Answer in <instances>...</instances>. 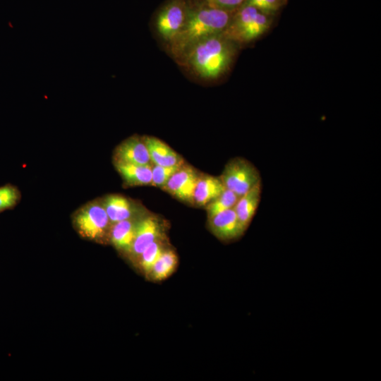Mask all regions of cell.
Masks as SVG:
<instances>
[{
  "instance_id": "obj_22",
  "label": "cell",
  "mask_w": 381,
  "mask_h": 381,
  "mask_svg": "<svg viewBox=\"0 0 381 381\" xmlns=\"http://www.w3.org/2000/svg\"><path fill=\"white\" fill-rule=\"evenodd\" d=\"M284 0H246L244 4L252 6L259 11L270 15L277 11L282 5Z\"/></svg>"
},
{
  "instance_id": "obj_15",
  "label": "cell",
  "mask_w": 381,
  "mask_h": 381,
  "mask_svg": "<svg viewBox=\"0 0 381 381\" xmlns=\"http://www.w3.org/2000/svg\"><path fill=\"white\" fill-rule=\"evenodd\" d=\"M116 167L129 185H147L152 182L151 164H137L116 162Z\"/></svg>"
},
{
  "instance_id": "obj_10",
  "label": "cell",
  "mask_w": 381,
  "mask_h": 381,
  "mask_svg": "<svg viewBox=\"0 0 381 381\" xmlns=\"http://www.w3.org/2000/svg\"><path fill=\"white\" fill-rule=\"evenodd\" d=\"M116 162L150 164L151 160L143 138L132 136L123 141L116 150Z\"/></svg>"
},
{
  "instance_id": "obj_6",
  "label": "cell",
  "mask_w": 381,
  "mask_h": 381,
  "mask_svg": "<svg viewBox=\"0 0 381 381\" xmlns=\"http://www.w3.org/2000/svg\"><path fill=\"white\" fill-rule=\"evenodd\" d=\"M189 9L185 0H172L159 12L155 23L157 32L168 45L182 30Z\"/></svg>"
},
{
  "instance_id": "obj_17",
  "label": "cell",
  "mask_w": 381,
  "mask_h": 381,
  "mask_svg": "<svg viewBox=\"0 0 381 381\" xmlns=\"http://www.w3.org/2000/svg\"><path fill=\"white\" fill-rule=\"evenodd\" d=\"M177 265L176 253L171 249H164L147 276L152 281H162L174 273Z\"/></svg>"
},
{
  "instance_id": "obj_14",
  "label": "cell",
  "mask_w": 381,
  "mask_h": 381,
  "mask_svg": "<svg viewBox=\"0 0 381 381\" xmlns=\"http://www.w3.org/2000/svg\"><path fill=\"white\" fill-rule=\"evenodd\" d=\"M225 189L220 177L199 176L193 193V202L200 206L207 205Z\"/></svg>"
},
{
  "instance_id": "obj_20",
  "label": "cell",
  "mask_w": 381,
  "mask_h": 381,
  "mask_svg": "<svg viewBox=\"0 0 381 381\" xmlns=\"http://www.w3.org/2000/svg\"><path fill=\"white\" fill-rule=\"evenodd\" d=\"M19 190L11 184L0 186V212L13 208L19 202Z\"/></svg>"
},
{
  "instance_id": "obj_5",
  "label": "cell",
  "mask_w": 381,
  "mask_h": 381,
  "mask_svg": "<svg viewBox=\"0 0 381 381\" xmlns=\"http://www.w3.org/2000/svg\"><path fill=\"white\" fill-rule=\"evenodd\" d=\"M226 188L239 197L261 182L258 169L242 157H234L227 162L220 176Z\"/></svg>"
},
{
  "instance_id": "obj_2",
  "label": "cell",
  "mask_w": 381,
  "mask_h": 381,
  "mask_svg": "<svg viewBox=\"0 0 381 381\" xmlns=\"http://www.w3.org/2000/svg\"><path fill=\"white\" fill-rule=\"evenodd\" d=\"M234 12L211 7L207 4L198 8H190L182 30L168 45L174 59L178 61L199 42L222 33Z\"/></svg>"
},
{
  "instance_id": "obj_23",
  "label": "cell",
  "mask_w": 381,
  "mask_h": 381,
  "mask_svg": "<svg viewBox=\"0 0 381 381\" xmlns=\"http://www.w3.org/2000/svg\"><path fill=\"white\" fill-rule=\"evenodd\" d=\"M207 5L228 11H236V9L239 8L243 6L246 0H205Z\"/></svg>"
},
{
  "instance_id": "obj_9",
  "label": "cell",
  "mask_w": 381,
  "mask_h": 381,
  "mask_svg": "<svg viewBox=\"0 0 381 381\" xmlns=\"http://www.w3.org/2000/svg\"><path fill=\"white\" fill-rule=\"evenodd\" d=\"M199 176L193 167L183 164L163 188L177 198L192 202Z\"/></svg>"
},
{
  "instance_id": "obj_1",
  "label": "cell",
  "mask_w": 381,
  "mask_h": 381,
  "mask_svg": "<svg viewBox=\"0 0 381 381\" xmlns=\"http://www.w3.org/2000/svg\"><path fill=\"white\" fill-rule=\"evenodd\" d=\"M236 44L218 34L192 47L179 61L198 78L214 80L229 68L236 52Z\"/></svg>"
},
{
  "instance_id": "obj_13",
  "label": "cell",
  "mask_w": 381,
  "mask_h": 381,
  "mask_svg": "<svg viewBox=\"0 0 381 381\" xmlns=\"http://www.w3.org/2000/svg\"><path fill=\"white\" fill-rule=\"evenodd\" d=\"M138 219L131 218L111 224L109 240L116 249L128 253L135 238Z\"/></svg>"
},
{
  "instance_id": "obj_11",
  "label": "cell",
  "mask_w": 381,
  "mask_h": 381,
  "mask_svg": "<svg viewBox=\"0 0 381 381\" xmlns=\"http://www.w3.org/2000/svg\"><path fill=\"white\" fill-rule=\"evenodd\" d=\"M262 183L260 182L240 196L234 210L245 231L249 226L260 204Z\"/></svg>"
},
{
  "instance_id": "obj_3",
  "label": "cell",
  "mask_w": 381,
  "mask_h": 381,
  "mask_svg": "<svg viewBox=\"0 0 381 381\" xmlns=\"http://www.w3.org/2000/svg\"><path fill=\"white\" fill-rule=\"evenodd\" d=\"M270 25V15L243 4L234 12L222 34L236 45L248 44L262 36Z\"/></svg>"
},
{
  "instance_id": "obj_18",
  "label": "cell",
  "mask_w": 381,
  "mask_h": 381,
  "mask_svg": "<svg viewBox=\"0 0 381 381\" xmlns=\"http://www.w3.org/2000/svg\"><path fill=\"white\" fill-rule=\"evenodd\" d=\"M238 198L239 196L235 193L226 188L217 198L205 205L208 217L234 208Z\"/></svg>"
},
{
  "instance_id": "obj_8",
  "label": "cell",
  "mask_w": 381,
  "mask_h": 381,
  "mask_svg": "<svg viewBox=\"0 0 381 381\" xmlns=\"http://www.w3.org/2000/svg\"><path fill=\"white\" fill-rule=\"evenodd\" d=\"M209 227L219 240L231 242L241 238L246 231L234 208L208 217Z\"/></svg>"
},
{
  "instance_id": "obj_21",
  "label": "cell",
  "mask_w": 381,
  "mask_h": 381,
  "mask_svg": "<svg viewBox=\"0 0 381 381\" xmlns=\"http://www.w3.org/2000/svg\"><path fill=\"white\" fill-rule=\"evenodd\" d=\"M164 167L154 164L152 167V182L155 186L164 187L171 176L182 166Z\"/></svg>"
},
{
  "instance_id": "obj_16",
  "label": "cell",
  "mask_w": 381,
  "mask_h": 381,
  "mask_svg": "<svg viewBox=\"0 0 381 381\" xmlns=\"http://www.w3.org/2000/svg\"><path fill=\"white\" fill-rule=\"evenodd\" d=\"M111 224L134 218L135 210L131 202L124 196L111 195L102 204Z\"/></svg>"
},
{
  "instance_id": "obj_7",
  "label": "cell",
  "mask_w": 381,
  "mask_h": 381,
  "mask_svg": "<svg viewBox=\"0 0 381 381\" xmlns=\"http://www.w3.org/2000/svg\"><path fill=\"white\" fill-rule=\"evenodd\" d=\"M162 236V225L154 216L140 218L137 223L135 238L128 255L136 260L143 251Z\"/></svg>"
},
{
  "instance_id": "obj_4",
  "label": "cell",
  "mask_w": 381,
  "mask_h": 381,
  "mask_svg": "<svg viewBox=\"0 0 381 381\" xmlns=\"http://www.w3.org/2000/svg\"><path fill=\"white\" fill-rule=\"evenodd\" d=\"M73 224L82 237L101 242L109 238L112 224L103 205L90 202L75 213Z\"/></svg>"
},
{
  "instance_id": "obj_12",
  "label": "cell",
  "mask_w": 381,
  "mask_h": 381,
  "mask_svg": "<svg viewBox=\"0 0 381 381\" xmlns=\"http://www.w3.org/2000/svg\"><path fill=\"white\" fill-rule=\"evenodd\" d=\"M150 158L154 164L171 167L183 164L182 158L168 145L159 139L146 136L143 138Z\"/></svg>"
},
{
  "instance_id": "obj_19",
  "label": "cell",
  "mask_w": 381,
  "mask_h": 381,
  "mask_svg": "<svg viewBox=\"0 0 381 381\" xmlns=\"http://www.w3.org/2000/svg\"><path fill=\"white\" fill-rule=\"evenodd\" d=\"M164 250L161 239H159L149 245L137 258L141 270L146 276Z\"/></svg>"
}]
</instances>
